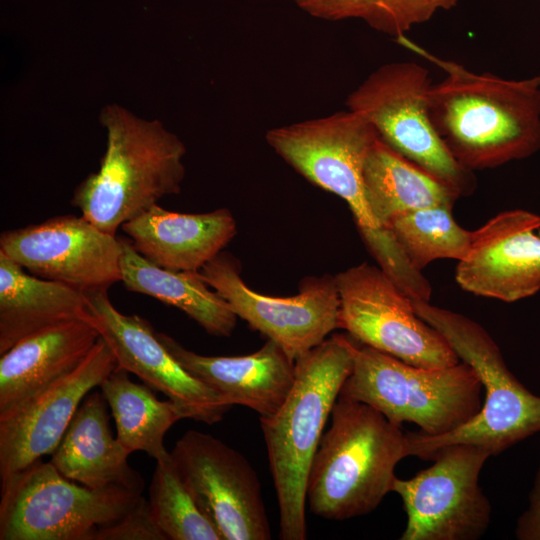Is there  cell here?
Segmentation results:
<instances>
[{"instance_id": "10", "label": "cell", "mask_w": 540, "mask_h": 540, "mask_svg": "<svg viewBox=\"0 0 540 540\" xmlns=\"http://www.w3.org/2000/svg\"><path fill=\"white\" fill-rule=\"evenodd\" d=\"M491 456L473 444H450L435 450L434 463L410 479L396 477L392 492L407 516L401 540H478L488 530L492 507L479 485Z\"/></svg>"}, {"instance_id": "31", "label": "cell", "mask_w": 540, "mask_h": 540, "mask_svg": "<svg viewBox=\"0 0 540 540\" xmlns=\"http://www.w3.org/2000/svg\"><path fill=\"white\" fill-rule=\"evenodd\" d=\"M534 80L540 85V75L534 77Z\"/></svg>"}, {"instance_id": "22", "label": "cell", "mask_w": 540, "mask_h": 540, "mask_svg": "<svg viewBox=\"0 0 540 540\" xmlns=\"http://www.w3.org/2000/svg\"><path fill=\"white\" fill-rule=\"evenodd\" d=\"M90 316L83 292L32 275L0 252V355L37 331Z\"/></svg>"}, {"instance_id": "30", "label": "cell", "mask_w": 540, "mask_h": 540, "mask_svg": "<svg viewBox=\"0 0 540 540\" xmlns=\"http://www.w3.org/2000/svg\"><path fill=\"white\" fill-rule=\"evenodd\" d=\"M519 540H540V462L528 497V506L519 516L515 527Z\"/></svg>"}, {"instance_id": "9", "label": "cell", "mask_w": 540, "mask_h": 540, "mask_svg": "<svg viewBox=\"0 0 540 540\" xmlns=\"http://www.w3.org/2000/svg\"><path fill=\"white\" fill-rule=\"evenodd\" d=\"M335 280L340 300L338 328L359 343L416 367L442 368L461 361L379 266L361 263L338 273Z\"/></svg>"}, {"instance_id": "23", "label": "cell", "mask_w": 540, "mask_h": 540, "mask_svg": "<svg viewBox=\"0 0 540 540\" xmlns=\"http://www.w3.org/2000/svg\"><path fill=\"white\" fill-rule=\"evenodd\" d=\"M120 243L121 282L127 290L178 308L210 335L229 337L232 334L236 314L199 271L159 267L139 254L130 239L120 238Z\"/></svg>"}, {"instance_id": "6", "label": "cell", "mask_w": 540, "mask_h": 540, "mask_svg": "<svg viewBox=\"0 0 540 540\" xmlns=\"http://www.w3.org/2000/svg\"><path fill=\"white\" fill-rule=\"evenodd\" d=\"M340 398L364 403L401 426L411 422L426 435L455 430L480 411L484 389L466 362L422 368L365 344H354L353 367Z\"/></svg>"}, {"instance_id": "27", "label": "cell", "mask_w": 540, "mask_h": 540, "mask_svg": "<svg viewBox=\"0 0 540 540\" xmlns=\"http://www.w3.org/2000/svg\"><path fill=\"white\" fill-rule=\"evenodd\" d=\"M148 504L167 540H222L186 486L171 453L156 461Z\"/></svg>"}, {"instance_id": "18", "label": "cell", "mask_w": 540, "mask_h": 540, "mask_svg": "<svg viewBox=\"0 0 540 540\" xmlns=\"http://www.w3.org/2000/svg\"><path fill=\"white\" fill-rule=\"evenodd\" d=\"M158 338L194 377L237 404L267 417L279 410L295 380V361L275 342L242 356H206L186 349L165 333Z\"/></svg>"}, {"instance_id": "5", "label": "cell", "mask_w": 540, "mask_h": 540, "mask_svg": "<svg viewBox=\"0 0 540 540\" xmlns=\"http://www.w3.org/2000/svg\"><path fill=\"white\" fill-rule=\"evenodd\" d=\"M415 312L447 340L461 361L479 376L483 404L465 425L430 436L406 432L408 455L428 460L431 453L450 444H473L497 456L540 432V396L528 390L508 369L500 348L487 330L471 318L412 300Z\"/></svg>"}, {"instance_id": "13", "label": "cell", "mask_w": 540, "mask_h": 540, "mask_svg": "<svg viewBox=\"0 0 540 540\" xmlns=\"http://www.w3.org/2000/svg\"><path fill=\"white\" fill-rule=\"evenodd\" d=\"M171 455L222 540L271 539L261 483L239 451L210 434L188 430Z\"/></svg>"}, {"instance_id": "7", "label": "cell", "mask_w": 540, "mask_h": 540, "mask_svg": "<svg viewBox=\"0 0 540 540\" xmlns=\"http://www.w3.org/2000/svg\"><path fill=\"white\" fill-rule=\"evenodd\" d=\"M141 496L117 485L86 487L40 459L1 484L0 540H94Z\"/></svg>"}, {"instance_id": "15", "label": "cell", "mask_w": 540, "mask_h": 540, "mask_svg": "<svg viewBox=\"0 0 540 540\" xmlns=\"http://www.w3.org/2000/svg\"><path fill=\"white\" fill-rule=\"evenodd\" d=\"M85 295L100 336L112 349L118 366L165 394L177 405L183 418L208 425L223 418L232 406L173 357L146 319L121 313L110 301L106 289Z\"/></svg>"}, {"instance_id": "25", "label": "cell", "mask_w": 540, "mask_h": 540, "mask_svg": "<svg viewBox=\"0 0 540 540\" xmlns=\"http://www.w3.org/2000/svg\"><path fill=\"white\" fill-rule=\"evenodd\" d=\"M99 387L111 409L116 438L127 451H143L155 461L170 454L164 445L165 435L183 418L173 401L159 400L147 385L133 382L120 366Z\"/></svg>"}, {"instance_id": "8", "label": "cell", "mask_w": 540, "mask_h": 540, "mask_svg": "<svg viewBox=\"0 0 540 540\" xmlns=\"http://www.w3.org/2000/svg\"><path fill=\"white\" fill-rule=\"evenodd\" d=\"M431 82L418 63H387L373 71L346 99L348 110L363 116L381 140L460 197L474 189L470 171L452 157L429 115Z\"/></svg>"}, {"instance_id": "11", "label": "cell", "mask_w": 540, "mask_h": 540, "mask_svg": "<svg viewBox=\"0 0 540 540\" xmlns=\"http://www.w3.org/2000/svg\"><path fill=\"white\" fill-rule=\"evenodd\" d=\"M378 138L371 123L351 110L266 133L267 143L285 162L347 203L362 238L382 228L372 217L363 185L364 161Z\"/></svg>"}, {"instance_id": "4", "label": "cell", "mask_w": 540, "mask_h": 540, "mask_svg": "<svg viewBox=\"0 0 540 540\" xmlns=\"http://www.w3.org/2000/svg\"><path fill=\"white\" fill-rule=\"evenodd\" d=\"M330 416L310 466L306 504L316 516L344 521L371 513L392 492L408 443L401 426L364 403L338 397Z\"/></svg>"}, {"instance_id": "16", "label": "cell", "mask_w": 540, "mask_h": 540, "mask_svg": "<svg viewBox=\"0 0 540 540\" xmlns=\"http://www.w3.org/2000/svg\"><path fill=\"white\" fill-rule=\"evenodd\" d=\"M117 366L112 349L100 336L72 372L0 416L1 484L43 456L52 455L81 402Z\"/></svg>"}, {"instance_id": "3", "label": "cell", "mask_w": 540, "mask_h": 540, "mask_svg": "<svg viewBox=\"0 0 540 540\" xmlns=\"http://www.w3.org/2000/svg\"><path fill=\"white\" fill-rule=\"evenodd\" d=\"M100 122L107 133L100 169L77 186L71 202L99 229L116 235L125 222L181 191L186 148L161 122L117 104L102 109Z\"/></svg>"}, {"instance_id": "14", "label": "cell", "mask_w": 540, "mask_h": 540, "mask_svg": "<svg viewBox=\"0 0 540 540\" xmlns=\"http://www.w3.org/2000/svg\"><path fill=\"white\" fill-rule=\"evenodd\" d=\"M0 252L37 277L84 294L121 282V243L85 217L61 215L5 231Z\"/></svg>"}, {"instance_id": "26", "label": "cell", "mask_w": 540, "mask_h": 540, "mask_svg": "<svg viewBox=\"0 0 540 540\" xmlns=\"http://www.w3.org/2000/svg\"><path fill=\"white\" fill-rule=\"evenodd\" d=\"M418 269L443 258L464 260L471 248L473 231L462 228L451 207H429L400 215L388 227Z\"/></svg>"}, {"instance_id": "12", "label": "cell", "mask_w": 540, "mask_h": 540, "mask_svg": "<svg viewBox=\"0 0 540 540\" xmlns=\"http://www.w3.org/2000/svg\"><path fill=\"white\" fill-rule=\"evenodd\" d=\"M237 317L275 342L296 361L338 328L340 300L335 276L307 277L296 295L273 297L250 289L239 263L219 253L199 271Z\"/></svg>"}, {"instance_id": "1", "label": "cell", "mask_w": 540, "mask_h": 540, "mask_svg": "<svg viewBox=\"0 0 540 540\" xmlns=\"http://www.w3.org/2000/svg\"><path fill=\"white\" fill-rule=\"evenodd\" d=\"M441 67L446 76L429 91L437 134L464 169L495 168L540 149V85L475 73L440 59L405 36L396 39Z\"/></svg>"}, {"instance_id": "28", "label": "cell", "mask_w": 540, "mask_h": 540, "mask_svg": "<svg viewBox=\"0 0 540 540\" xmlns=\"http://www.w3.org/2000/svg\"><path fill=\"white\" fill-rule=\"evenodd\" d=\"M307 14L329 21L358 19L374 30L404 36L414 26L429 21L437 12L460 0H293Z\"/></svg>"}, {"instance_id": "2", "label": "cell", "mask_w": 540, "mask_h": 540, "mask_svg": "<svg viewBox=\"0 0 540 540\" xmlns=\"http://www.w3.org/2000/svg\"><path fill=\"white\" fill-rule=\"evenodd\" d=\"M354 342L333 334L295 361L294 384L279 410L260 417L280 517V538H307L310 466L340 389L352 371Z\"/></svg>"}, {"instance_id": "20", "label": "cell", "mask_w": 540, "mask_h": 540, "mask_svg": "<svg viewBox=\"0 0 540 540\" xmlns=\"http://www.w3.org/2000/svg\"><path fill=\"white\" fill-rule=\"evenodd\" d=\"M121 229L144 258L174 271H200L237 233L236 221L226 208L190 214L158 204Z\"/></svg>"}, {"instance_id": "24", "label": "cell", "mask_w": 540, "mask_h": 540, "mask_svg": "<svg viewBox=\"0 0 540 540\" xmlns=\"http://www.w3.org/2000/svg\"><path fill=\"white\" fill-rule=\"evenodd\" d=\"M365 198L379 227L396 217L429 207H453L460 197L450 187L397 153L380 137L363 165Z\"/></svg>"}, {"instance_id": "29", "label": "cell", "mask_w": 540, "mask_h": 540, "mask_svg": "<svg viewBox=\"0 0 540 540\" xmlns=\"http://www.w3.org/2000/svg\"><path fill=\"white\" fill-rule=\"evenodd\" d=\"M94 540H167L154 521L148 500L141 496L115 521L101 526Z\"/></svg>"}, {"instance_id": "17", "label": "cell", "mask_w": 540, "mask_h": 540, "mask_svg": "<svg viewBox=\"0 0 540 540\" xmlns=\"http://www.w3.org/2000/svg\"><path fill=\"white\" fill-rule=\"evenodd\" d=\"M455 279L474 295L515 302L540 290V215L501 212L473 231Z\"/></svg>"}, {"instance_id": "19", "label": "cell", "mask_w": 540, "mask_h": 540, "mask_svg": "<svg viewBox=\"0 0 540 540\" xmlns=\"http://www.w3.org/2000/svg\"><path fill=\"white\" fill-rule=\"evenodd\" d=\"M99 338L91 315L37 331L2 354L0 416L72 372Z\"/></svg>"}, {"instance_id": "21", "label": "cell", "mask_w": 540, "mask_h": 540, "mask_svg": "<svg viewBox=\"0 0 540 540\" xmlns=\"http://www.w3.org/2000/svg\"><path fill=\"white\" fill-rule=\"evenodd\" d=\"M105 398H84L50 462L65 478L89 488L122 486L142 494L144 480L128 463L127 451L113 437Z\"/></svg>"}]
</instances>
